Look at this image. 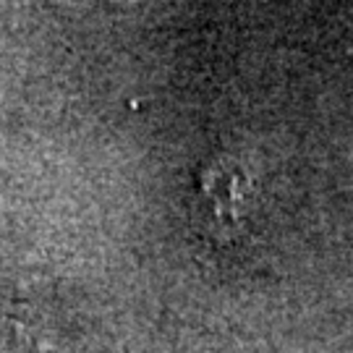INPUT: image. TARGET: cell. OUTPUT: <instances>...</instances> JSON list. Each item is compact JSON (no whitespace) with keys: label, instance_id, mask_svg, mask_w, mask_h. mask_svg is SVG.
Listing matches in <instances>:
<instances>
[{"label":"cell","instance_id":"obj_1","mask_svg":"<svg viewBox=\"0 0 353 353\" xmlns=\"http://www.w3.org/2000/svg\"><path fill=\"white\" fill-rule=\"evenodd\" d=\"M249 178L233 160H214L196 183L194 217L202 233L212 239H233L243 223Z\"/></svg>","mask_w":353,"mask_h":353}]
</instances>
